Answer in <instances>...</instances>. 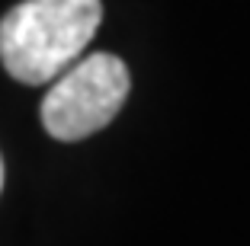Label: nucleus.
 <instances>
[{
    "label": "nucleus",
    "mask_w": 250,
    "mask_h": 246,
    "mask_svg": "<svg viewBox=\"0 0 250 246\" xmlns=\"http://www.w3.org/2000/svg\"><path fill=\"white\" fill-rule=\"evenodd\" d=\"M103 22L100 0H22L0 19V61L26 87L52 83Z\"/></svg>",
    "instance_id": "f257e3e1"
},
{
    "label": "nucleus",
    "mask_w": 250,
    "mask_h": 246,
    "mask_svg": "<svg viewBox=\"0 0 250 246\" xmlns=\"http://www.w3.org/2000/svg\"><path fill=\"white\" fill-rule=\"evenodd\" d=\"M0 189H3V160H0Z\"/></svg>",
    "instance_id": "7ed1b4c3"
},
{
    "label": "nucleus",
    "mask_w": 250,
    "mask_h": 246,
    "mask_svg": "<svg viewBox=\"0 0 250 246\" xmlns=\"http://www.w3.org/2000/svg\"><path fill=\"white\" fill-rule=\"evenodd\" d=\"M132 77L122 58L96 51L77 58L52 80L42 99V125L55 141H83L119 115Z\"/></svg>",
    "instance_id": "f03ea898"
}]
</instances>
